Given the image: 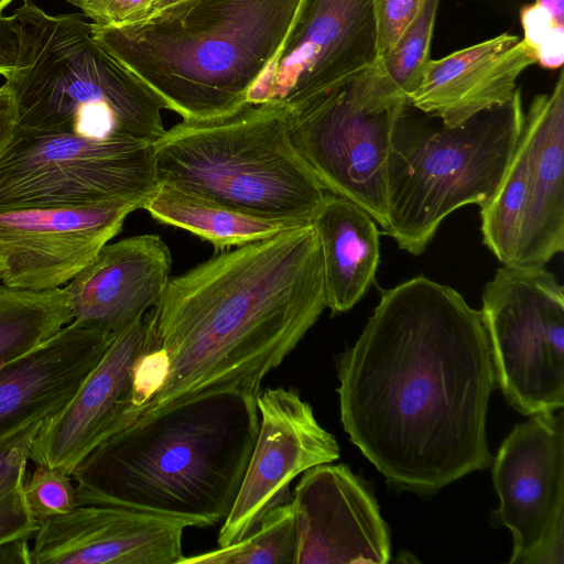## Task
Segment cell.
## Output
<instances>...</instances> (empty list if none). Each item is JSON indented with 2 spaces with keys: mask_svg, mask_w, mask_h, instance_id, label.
Segmentation results:
<instances>
[{
  "mask_svg": "<svg viewBox=\"0 0 564 564\" xmlns=\"http://www.w3.org/2000/svg\"><path fill=\"white\" fill-rule=\"evenodd\" d=\"M337 371L344 429L390 485L430 494L491 464L490 343L451 286L415 276L384 291Z\"/></svg>",
  "mask_w": 564,
  "mask_h": 564,
  "instance_id": "1",
  "label": "cell"
},
{
  "mask_svg": "<svg viewBox=\"0 0 564 564\" xmlns=\"http://www.w3.org/2000/svg\"><path fill=\"white\" fill-rule=\"evenodd\" d=\"M321 248L312 223L217 252L170 278L144 316L130 416L209 392L257 399L326 308Z\"/></svg>",
  "mask_w": 564,
  "mask_h": 564,
  "instance_id": "2",
  "label": "cell"
},
{
  "mask_svg": "<svg viewBox=\"0 0 564 564\" xmlns=\"http://www.w3.org/2000/svg\"><path fill=\"white\" fill-rule=\"evenodd\" d=\"M256 400L209 392L138 419L77 466V505L149 511L191 527L225 520L258 436Z\"/></svg>",
  "mask_w": 564,
  "mask_h": 564,
  "instance_id": "3",
  "label": "cell"
},
{
  "mask_svg": "<svg viewBox=\"0 0 564 564\" xmlns=\"http://www.w3.org/2000/svg\"><path fill=\"white\" fill-rule=\"evenodd\" d=\"M301 0H184L93 37L183 120L230 112L280 48Z\"/></svg>",
  "mask_w": 564,
  "mask_h": 564,
  "instance_id": "4",
  "label": "cell"
},
{
  "mask_svg": "<svg viewBox=\"0 0 564 564\" xmlns=\"http://www.w3.org/2000/svg\"><path fill=\"white\" fill-rule=\"evenodd\" d=\"M13 14L20 52L4 84L14 96L17 127L149 143L165 132V102L95 41L91 22L76 13L51 15L31 0Z\"/></svg>",
  "mask_w": 564,
  "mask_h": 564,
  "instance_id": "5",
  "label": "cell"
},
{
  "mask_svg": "<svg viewBox=\"0 0 564 564\" xmlns=\"http://www.w3.org/2000/svg\"><path fill=\"white\" fill-rule=\"evenodd\" d=\"M291 110L245 101L225 115L182 120L153 142L159 183L246 213L312 223L326 192L291 142Z\"/></svg>",
  "mask_w": 564,
  "mask_h": 564,
  "instance_id": "6",
  "label": "cell"
},
{
  "mask_svg": "<svg viewBox=\"0 0 564 564\" xmlns=\"http://www.w3.org/2000/svg\"><path fill=\"white\" fill-rule=\"evenodd\" d=\"M400 112L387 164L384 234L400 249L425 251L442 221L468 204L486 206L497 192L524 124L521 90L505 105L449 127Z\"/></svg>",
  "mask_w": 564,
  "mask_h": 564,
  "instance_id": "7",
  "label": "cell"
},
{
  "mask_svg": "<svg viewBox=\"0 0 564 564\" xmlns=\"http://www.w3.org/2000/svg\"><path fill=\"white\" fill-rule=\"evenodd\" d=\"M409 102L379 58L291 110V142L325 192L387 225L386 175L394 123Z\"/></svg>",
  "mask_w": 564,
  "mask_h": 564,
  "instance_id": "8",
  "label": "cell"
},
{
  "mask_svg": "<svg viewBox=\"0 0 564 564\" xmlns=\"http://www.w3.org/2000/svg\"><path fill=\"white\" fill-rule=\"evenodd\" d=\"M153 143L15 127L0 154V212L112 199L142 208L159 187Z\"/></svg>",
  "mask_w": 564,
  "mask_h": 564,
  "instance_id": "9",
  "label": "cell"
},
{
  "mask_svg": "<svg viewBox=\"0 0 564 564\" xmlns=\"http://www.w3.org/2000/svg\"><path fill=\"white\" fill-rule=\"evenodd\" d=\"M482 241L508 267L564 250V74L534 97L500 185L480 208Z\"/></svg>",
  "mask_w": 564,
  "mask_h": 564,
  "instance_id": "10",
  "label": "cell"
},
{
  "mask_svg": "<svg viewBox=\"0 0 564 564\" xmlns=\"http://www.w3.org/2000/svg\"><path fill=\"white\" fill-rule=\"evenodd\" d=\"M481 317L496 381L518 412L564 405V291L544 265H502L485 285Z\"/></svg>",
  "mask_w": 564,
  "mask_h": 564,
  "instance_id": "11",
  "label": "cell"
},
{
  "mask_svg": "<svg viewBox=\"0 0 564 564\" xmlns=\"http://www.w3.org/2000/svg\"><path fill=\"white\" fill-rule=\"evenodd\" d=\"M377 59L373 0H301L280 48L246 101L294 109Z\"/></svg>",
  "mask_w": 564,
  "mask_h": 564,
  "instance_id": "12",
  "label": "cell"
},
{
  "mask_svg": "<svg viewBox=\"0 0 564 564\" xmlns=\"http://www.w3.org/2000/svg\"><path fill=\"white\" fill-rule=\"evenodd\" d=\"M142 208L112 199L83 206L0 212L1 283L20 290L62 288L90 264Z\"/></svg>",
  "mask_w": 564,
  "mask_h": 564,
  "instance_id": "13",
  "label": "cell"
},
{
  "mask_svg": "<svg viewBox=\"0 0 564 564\" xmlns=\"http://www.w3.org/2000/svg\"><path fill=\"white\" fill-rule=\"evenodd\" d=\"M256 401L258 436L234 506L219 530V546L246 538L267 510L289 501V486L296 476L339 457L336 438L319 425L297 390L269 388Z\"/></svg>",
  "mask_w": 564,
  "mask_h": 564,
  "instance_id": "14",
  "label": "cell"
},
{
  "mask_svg": "<svg viewBox=\"0 0 564 564\" xmlns=\"http://www.w3.org/2000/svg\"><path fill=\"white\" fill-rule=\"evenodd\" d=\"M514 426L492 466L497 516L513 539L510 563L530 564L564 524V420L542 412Z\"/></svg>",
  "mask_w": 564,
  "mask_h": 564,
  "instance_id": "15",
  "label": "cell"
},
{
  "mask_svg": "<svg viewBox=\"0 0 564 564\" xmlns=\"http://www.w3.org/2000/svg\"><path fill=\"white\" fill-rule=\"evenodd\" d=\"M292 507L295 564H384L390 536L373 496L347 465L304 471Z\"/></svg>",
  "mask_w": 564,
  "mask_h": 564,
  "instance_id": "16",
  "label": "cell"
},
{
  "mask_svg": "<svg viewBox=\"0 0 564 564\" xmlns=\"http://www.w3.org/2000/svg\"><path fill=\"white\" fill-rule=\"evenodd\" d=\"M147 333L143 316L113 338L70 400L42 422L29 459L72 476L90 452L129 425L134 366Z\"/></svg>",
  "mask_w": 564,
  "mask_h": 564,
  "instance_id": "17",
  "label": "cell"
},
{
  "mask_svg": "<svg viewBox=\"0 0 564 564\" xmlns=\"http://www.w3.org/2000/svg\"><path fill=\"white\" fill-rule=\"evenodd\" d=\"M182 519L126 507L82 505L41 523L35 564H178Z\"/></svg>",
  "mask_w": 564,
  "mask_h": 564,
  "instance_id": "18",
  "label": "cell"
},
{
  "mask_svg": "<svg viewBox=\"0 0 564 564\" xmlns=\"http://www.w3.org/2000/svg\"><path fill=\"white\" fill-rule=\"evenodd\" d=\"M117 335L79 321L0 366V440L61 410Z\"/></svg>",
  "mask_w": 564,
  "mask_h": 564,
  "instance_id": "19",
  "label": "cell"
},
{
  "mask_svg": "<svg viewBox=\"0 0 564 564\" xmlns=\"http://www.w3.org/2000/svg\"><path fill=\"white\" fill-rule=\"evenodd\" d=\"M171 269L170 249L156 235L106 243L94 261L63 288L73 321L118 335L156 304Z\"/></svg>",
  "mask_w": 564,
  "mask_h": 564,
  "instance_id": "20",
  "label": "cell"
},
{
  "mask_svg": "<svg viewBox=\"0 0 564 564\" xmlns=\"http://www.w3.org/2000/svg\"><path fill=\"white\" fill-rule=\"evenodd\" d=\"M536 59L522 39L503 33L430 59L409 104L454 127L510 101L518 77Z\"/></svg>",
  "mask_w": 564,
  "mask_h": 564,
  "instance_id": "21",
  "label": "cell"
},
{
  "mask_svg": "<svg viewBox=\"0 0 564 564\" xmlns=\"http://www.w3.org/2000/svg\"><path fill=\"white\" fill-rule=\"evenodd\" d=\"M321 248L326 306L349 311L371 285L380 259L375 219L352 202L325 194L312 219Z\"/></svg>",
  "mask_w": 564,
  "mask_h": 564,
  "instance_id": "22",
  "label": "cell"
},
{
  "mask_svg": "<svg viewBox=\"0 0 564 564\" xmlns=\"http://www.w3.org/2000/svg\"><path fill=\"white\" fill-rule=\"evenodd\" d=\"M142 209L161 224L209 242L217 252L311 224L246 213L165 183L159 184Z\"/></svg>",
  "mask_w": 564,
  "mask_h": 564,
  "instance_id": "23",
  "label": "cell"
},
{
  "mask_svg": "<svg viewBox=\"0 0 564 564\" xmlns=\"http://www.w3.org/2000/svg\"><path fill=\"white\" fill-rule=\"evenodd\" d=\"M73 322L63 288L28 291L0 285V366Z\"/></svg>",
  "mask_w": 564,
  "mask_h": 564,
  "instance_id": "24",
  "label": "cell"
},
{
  "mask_svg": "<svg viewBox=\"0 0 564 564\" xmlns=\"http://www.w3.org/2000/svg\"><path fill=\"white\" fill-rule=\"evenodd\" d=\"M296 532L291 501L273 506L246 538L219 549L183 556L178 564H295Z\"/></svg>",
  "mask_w": 564,
  "mask_h": 564,
  "instance_id": "25",
  "label": "cell"
},
{
  "mask_svg": "<svg viewBox=\"0 0 564 564\" xmlns=\"http://www.w3.org/2000/svg\"><path fill=\"white\" fill-rule=\"evenodd\" d=\"M440 0H424L392 47L379 61L392 83L408 97L416 89L426 64Z\"/></svg>",
  "mask_w": 564,
  "mask_h": 564,
  "instance_id": "26",
  "label": "cell"
},
{
  "mask_svg": "<svg viewBox=\"0 0 564 564\" xmlns=\"http://www.w3.org/2000/svg\"><path fill=\"white\" fill-rule=\"evenodd\" d=\"M70 476L47 466L36 465L35 470L24 480V495L30 510L39 522L69 513L78 505L76 489Z\"/></svg>",
  "mask_w": 564,
  "mask_h": 564,
  "instance_id": "27",
  "label": "cell"
},
{
  "mask_svg": "<svg viewBox=\"0 0 564 564\" xmlns=\"http://www.w3.org/2000/svg\"><path fill=\"white\" fill-rule=\"evenodd\" d=\"M43 421H34L0 440V498L25 479L30 448Z\"/></svg>",
  "mask_w": 564,
  "mask_h": 564,
  "instance_id": "28",
  "label": "cell"
},
{
  "mask_svg": "<svg viewBox=\"0 0 564 564\" xmlns=\"http://www.w3.org/2000/svg\"><path fill=\"white\" fill-rule=\"evenodd\" d=\"M24 480L0 498V547L29 540L40 527L24 495Z\"/></svg>",
  "mask_w": 564,
  "mask_h": 564,
  "instance_id": "29",
  "label": "cell"
},
{
  "mask_svg": "<svg viewBox=\"0 0 564 564\" xmlns=\"http://www.w3.org/2000/svg\"><path fill=\"white\" fill-rule=\"evenodd\" d=\"M99 26H120L140 21L152 0H66Z\"/></svg>",
  "mask_w": 564,
  "mask_h": 564,
  "instance_id": "30",
  "label": "cell"
},
{
  "mask_svg": "<svg viewBox=\"0 0 564 564\" xmlns=\"http://www.w3.org/2000/svg\"><path fill=\"white\" fill-rule=\"evenodd\" d=\"M424 0H373L378 57L389 51Z\"/></svg>",
  "mask_w": 564,
  "mask_h": 564,
  "instance_id": "31",
  "label": "cell"
},
{
  "mask_svg": "<svg viewBox=\"0 0 564 564\" xmlns=\"http://www.w3.org/2000/svg\"><path fill=\"white\" fill-rule=\"evenodd\" d=\"M20 39V22L15 14H0V75L4 78L18 65Z\"/></svg>",
  "mask_w": 564,
  "mask_h": 564,
  "instance_id": "32",
  "label": "cell"
},
{
  "mask_svg": "<svg viewBox=\"0 0 564 564\" xmlns=\"http://www.w3.org/2000/svg\"><path fill=\"white\" fill-rule=\"evenodd\" d=\"M17 105L8 85L0 87V154L10 142L17 127Z\"/></svg>",
  "mask_w": 564,
  "mask_h": 564,
  "instance_id": "33",
  "label": "cell"
},
{
  "mask_svg": "<svg viewBox=\"0 0 564 564\" xmlns=\"http://www.w3.org/2000/svg\"><path fill=\"white\" fill-rule=\"evenodd\" d=\"M534 4L547 12L558 23L564 24V0H535Z\"/></svg>",
  "mask_w": 564,
  "mask_h": 564,
  "instance_id": "34",
  "label": "cell"
},
{
  "mask_svg": "<svg viewBox=\"0 0 564 564\" xmlns=\"http://www.w3.org/2000/svg\"><path fill=\"white\" fill-rule=\"evenodd\" d=\"M182 1H184V0H152L148 8L145 15L141 20L150 18V17L159 13L160 11H162L166 8H170L172 6H175Z\"/></svg>",
  "mask_w": 564,
  "mask_h": 564,
  "instance_id": "35",
  "label": "cell"
},
{
  "mask_svg": "<svg viewBox=\"0 0 564 564\" xmlns=\"http://www.w3.org/2000/svg\"><path fill=\"white\" fill-rule=\"evenodd\" d=\"M13 0H0V14Z\"/></svg>",
  "mask_w": 564,
  "mask_h": 564,
  "instance_id": "36",
  "label": "cell"
},
{
  "mask_svg": "<svg viewBox=\"0 0 564 564\" xmlns=\"http://www.w3.org/2000/svg\"><path fill=\"white\" fill-rule=\"evenodd\" d=\"M3 260L2 258L0 257V281H1V274H2V271H3Z\"/></svg>",
  "mask_w": 564,
  "mask_h": 564,
  "instance_id": "37",
  "label": "cell"
}]
</instances>
